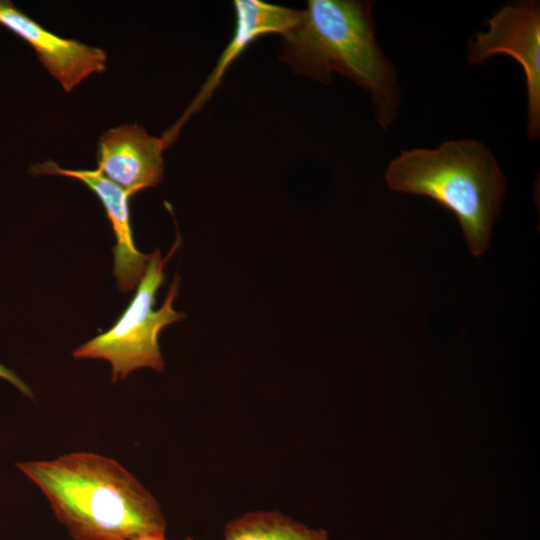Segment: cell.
I'll return each instance as SVG.
<instances>
[{"mask_svg":"<svg viewBox=\"0 0 540 540\" xmlns=\"http://www.w3.org/2000/svg\"><path fill=\"white\" fill-rule=\"evenodd\" d=\"M137 540H166L164 535L147 536ZM191 540V539H189Z\"/></svg>","mask_w":540,"mask_h":540,"instance_id":"cell-12","label":"cell"},{"mask_svg":"<svg viewBox=\"0 0 540 540\" xmlns=\"http://www.w3.org/2000/svg\"><path fill=\"white\" fill-rule=\"evenodd\" d=\"M179 245L178 238L164 258L158 248L150 254L136 292L118 320L106 332L75 349L72 353L74 358L106 360L111 365L113 382L124 379L139 368L163 371L159 334L186 316L173 308L179 289L178 276L161 307L155 310L154 304L157 291L165 280L164 266Z\"/></svg>","mask_w":540,"mask_h":540,"instance_id":"cell-4","label":"cell"},{"mask_svg":"<svg viewBox=\"0 0 540 540\" xmlns=\"http://www.w3.org/2000/svg\"><path fill=\"white\" fill-rule=\"evenodd\" d=\"M489 29L477 33L468 48L470 64H480L497 54H507L522 66L527 87L531 140L540 135V5L526 0L506 5L488 19Z\"/></svg>","mask_w":540,"mask_h":540,"instance_id":"cell-5","label":"cell"},{"mask_svg":"<svg viewBox=\"0 0 540 540\" xmlns=\"http://www.w3.org/2000/svg\"><path fill=\"white\" fill-rule=\"evenodd\" d=\"M390 189L426 196L453 213L474 256L489 246L502 205L505 179L491 151L474 140H452L435 149L402 151L387 167Z\"/></svg>","mask_w":540,"mask_h":540,"instance_id":"cell-3","label":"cell"},{"mask_svg":"<svg viewBox=\"0 0 540 540\" xmlns=\"http://www.w3.org/2000/svg\"><path fill=\"white\" fill-rule=\"evenodd\" d=\"M31 169L35 174L61 175L77 179L94 192L106 211L116 240L113 247V275L117 287L122 293H128L136 288L145 273L150 254L140 252L134 243L128 206L132 196L96 169H64L52 161L35 164Z\"/></svg>","mask_w":540,"mask_h":540,"instance_id":"cell-8","label":"cell"},{"mask_svg":"<svg viewBox=\"0 0 540 540\" xmlns=\"http://www.w3.org/2000/svg\"><path fill=\"white\" fill-rule=\"evenodd\" d=\"M224 540H327V535L279 512H251L228 523Z\"/></svg>","mask_w":540,"mask_h":540,"instance_id":"cell-10","label":"cell"},{"mask_svg":"<svg viewBox=\"0 0 540 540\" xmlns=\"http://www.w3.org/2000/svg\"><path fill=\"white\" fill-rule=\"evenodd\" d=\"M164 136L150 135L137 124H122L99 138L96 170L134 196L156 186L163 176Z\"/></svg>","mask_w":540,"mask_h":540,"instance_id":"cell-7","label":"cell"},{"mask_svg":"<svg viewBox=\"0 0 540 540\" xmlns=\"http://www.w3.org/2000/svg\"><path fill=\"white\" fill-rule=\"evenodd\" d=\"M373 2L309 0L299 24L282 35L279 59L296 74L329 84L337 72L371 96L386 129L400 103L394 69L375 40Z\"/></svg>","mask_w":540,"mask_h":540,"instance_id":"cell-2","label":"cell"},{"mask_svg":"<svg viewBox=\"0 0 540 540\" xmlns=\"http://www.w3.org/2000/svg\"><path fill=\"white\" fill-rule=\"evenodd\" d=\"M47 498L75 540H137L164 535L162 510L117 461L90 452L16 464Z\"/></svg>","mask_w":540,"mask_h":540,"instance_id":"cell-1","label":"cell"},{"mask_svg":"<svg viewBox=\"0 0 540 540\" xmlns=\"http://www.w3.org/2000/svg\"><path fill=\"white\" fill-rule=\"evenodd\" d=\"M235 29L233 36L222 51L212 72L199 90L184 115L173 127L180 130L183 123L197 112L220 85L228 67L257 38L271 34L289 32L302 19L303 10H296L260 0H235Z\"/></svg>","mask_w":540,"mask_h":540,"instance_id":"cell-9","label":"cell"},{"mask_svg":"<svg viewBox=\"0 0 540 540\" xmlns=\"http://www.w3.org/2000/svg\"><path fill=\"white\" fill-rule=\"evenodd\" d=\"M0 25L34 49L43 66L67 92L106 67L104 49L51 33L11 1L0 0Z\"/></svg>","mask_w":540,"mask_h":540,"instance_id":"cell-6","label":"cell"},{"mask_svg":"<svg viewBox=\"0 0 540 540\" xmlns=\"http://www.w3.org/2000/svg\"><path fill=\"white\" fill-rule=\"evenodd\" d=\"M0 378L8 381L15 386L23 395L32 398V392L27 384H25L20 377H18L13 371L0 364Z\"/></svg>","mask_w":540,"mask_h":540,"instance_id":"cell-11","label":"cell"}]
</instances>
